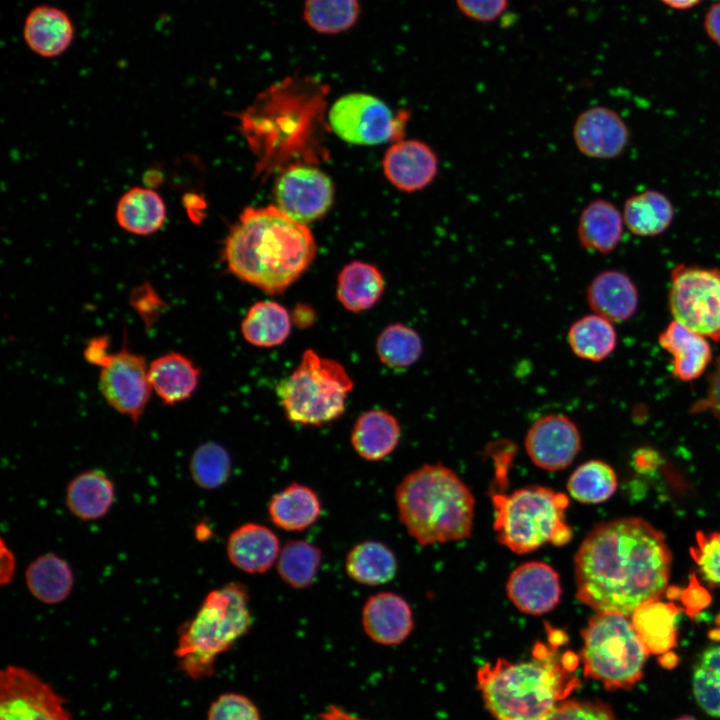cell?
I'll use <instances>...</instances> for the list:
<instances>
[{"label": "cell", "instance_id": "681fc988", "mask_svg": "<svg viewBox=\"0 0 720 720\" xmlns=\"http://www.w3.org/2000/svg\"><path fill=\"white\" fill-rule=\"evenodd\" d=\"M660 463L658 453L650 448H641L637 450L632 458V465L636 471L647 474L656 470Z\"/></svg>", "mask_w": 720, "mask_h": 720}, {"label": "cell", "instance_id": "7402d4cb", "mask_svg": "<svg viewBox=\"0 0 720 720\" xmlns=\"http://www.w3.org/2000/svg\"><path fill=\"white\" fill-rule=\"evenodd\" d=\"M279 548V539L271 529L257 523H245L230 534L226 552L235 567L256 574L272 567L278 559Z\"/></svg>", "mask_w": 720, "mask_h": 720}, {"label": "cell", "instance_id": "5b68a950", "mask_svg": "<svg viewBox=\"0 0 720 720\" xmlns=\"http://www.w3.org/2000/svg\"><path fill=\"white\" fill-rule=\"evenodd\" d=\"M252 626L249 593L240 582L210 591L192 619L178 629L175 656L179 668L198 680L214 673L216 658Z\"/></svg>", "mask_w": 720, "mask_h": 720}, {"label": "cell", "instance_id": "4316f807", "mask_svg": "<svg viewBox=\"0 0 720 720\" xmlns=\"http://www.w3.org/2000/svg\"><path fill=\"white\" fill-rule=\"evenodd\" d=\"M115 499L113 481L96 469L77 474L68 483L65 503L77 518L90 521L104 517Z\"/></svg>", "mask_w": 720, "mask_h": 720}, {"label": "cell", "instance_id": "60d3db41", "mask_svg": "<svg viewBox=\"0 0 720 720\" xmlns=\"http://www.w3.org/2000/svg\"><path fill=\"white\" fill-rule=\"evenodd\" d=\"M693 692L708 714L720 717V645L705 649L693 671Z\"/></svg>", "mask_w": 720, "mask_h": 720}, {"label": "cell", "instance_id": "8992f818", "mask_svg": "<svg viewBox=\"0 0 720 720\" xmlns=\"http://www.w3.org/2000/svg\"><path fill=\"white\" fill-rule=\"evenodd\" d=\"M493 528L497 541L516 554L533 552L546 544L564 546L572 538L565 519L567 495L540 485L492 496Z\"/></svg>", "mask_w": 720, "mask_h": 720}, {"label": "cell", "instance_id": "9c48e42d", "mask_svg": "<svg viewBox=\"0 0 720 720\" xmlns=\"http://www.w3.org/2000/svg\"><path fill=\"white\" fill-rule=\"evenodd\" d=\"M668 306L674 320L720 341V269L679 263L670 272Z\"/></svg>", "mask_w": 720, "mask_h": 720}, {"label": "cell", "instance_id": "277c9868", "mask_svg": "<svg viewBox=\"0 0 720 720\" xmlns=\"http://www.w3.org/2000/svg\"><path fill=\"white\" fill-rule=\"evenodd\" d=\"M395 500L400 522L422 546L471 536L474 496L457 473L440 463L407 474L396 487Z\"/></svg>", "mask_w": 720, "mask_h": 720}, {"label": "cell", "instance_id": "836d02e7", "mask_svg": "<svg viewBox=\"0 0 720 720\" xmlns=\"http://www.w3.org/2000/svg\"><path fill=\"white\" fill-rule=\"evenodd\" d=\"M571 351L580 359L600 362L608 358L617 346V332L613 322L588 314L574 321L567 332Z\"/></svg>", "mask_w": 720, "mask_h": 720}, {"label": "cell", "instance_id": "2e32d148", "mask_svg": "<svg viewBox=\"0 0 720 720\" xmlns=\"http://www.w3.org/2000/svg\"><path fill=\"white\" fill-rule=\"evenodd\" d=\"M511 603L521 612L540 616L559 604L562 586L557 571L541 561H529L517 566L506 582Z\"/></svg>", "mask_w": 720, "mask_h": 720}, {"label": "cell", "instance_id": "f546056e", "mask_svg": "<svg viewBox=\"0 0 720 720\" xmlns=\"http://www.w3.org/2000/svg\"><path fill=\"white\" fill-rule=\"evenodd\" d=\"M622 216L626 228L632 234L653 237L670 227L674 218V207L665 194L648 189L626 199Z\"/></svg>", "mask_w": 720, "mask_h": 720}, {"label": "cell", "instance_id": "4fadbf2b", "mask_svg": "<svg viewBox=\"0 0 720 720\" xmlns=\"http://www.w3.org/2000/svg\"><path fill=\"white\" fill-rule=\"evenodd\" d=\"M582 447L577 424L563 414H547L529 427L524 448L531 462L540 469L555 472L570 466Z\"/></svg>", "mask_w": 720, "mask_h": 720}, {"label": "cell", "instance_id": "d4e9b609", "mask_svg": "<svg viewBox=\"0 0 720 720\" xmlns=\"http://www.w3.org/2000/svg\"><path fill=\"white\" fill-rule=\"evenodd\" d=\"M401 435L398 420L388 411L372 409L361 414L351 431V444L365 460L379 461L397 447Z\"/></svg>", "mask_w": 720, "mask_h": 720}, {"label": "cell", "instance_id": "44dd1931", "mask_svg": "<svg viewBox=\"0 0 720 720\" xmlns=\"http://www.w3.org/2000/svg\"><path fill=\"white\" fill-rule=\"evenodd\" d=\"M74 25L62 9L38 5L27 14L23 38L37 55L51 58L63 54L74 39Z\"/></svg>", "mask_w": 720, "mask_h": 720}, {"label": "cell", "instance_id": "7c38bea8", "mask_svg": "<svg viewBox=\"0 0 720 720\" xmlns=\"http://www.w3.org/2000/svg\"><path fill=\"white\" fill-rule=\"evenodd\" d=\"M0 720H72L63 698L30 670L7 665L0 672Z\"/></svg>", "mask_w": 720, "mask_h": 720}, {"label": "cell", "instance_id": "3957f363", "mask_svg": "<svg viewBox=\"0 0 720 720\" xmlns=\"http://www.w3.org/2000/svg\"><path fill=\"white\" fill-rule=\"evenodd\" d=\"M577 664L572 652L558 655L554 641L538 642L529 661L483 665L478 688L495 720H542L579 685L572 674Z\"/></svg>", "mask_w": 720, "mask_h": 720}, {"label": "cell", "instance_id": "52a82bcc", "mask_svg": "<svg viewBox=\"0 0 720 720\" xmlns=\"http://www.w3.org/2000/svg\"><path fill=\"white\" fill-rule=\"evenodd\" d=\"M353 381L342 364L307 349L295 369L277 387L287 419L304 426H322L340 418Z\"/></svg>", "mask_w": 720, "mask_h": 720}, {"label": "cell", "instance_id": "5bb4252c", "mask_svg": "<svg viewBox=\"0 0 720 720\" xmlns=\"http://www.w3.org/2000/svg\"><path fill=\"white\" fill-rule=\"evenodd\" d=\"M277 208L292 219L307 223L323 216L333 201V185L321 170L293 166L275 186Z\"/></svg>", "mask_w": 720, "mask_h": 720}, {"label": "cell", "instance_id": "f35d334b", "mask_svg": "<svg viewBox=\"0 0 720 720\" xmlns=\"http://www.w3.org/2000/svg\"><path fill=\"white\" fill-rule=\"evenodd\" d=\"M360 11L359 0H305L303 18L315 32L335 35L350 30Z\"/></svg>", "mask_w": 720, "mask_h": 720}, {"label": "cell", "instance_id": "b9f144b4", "mask_svg": "<svg viewBox=\"0 0 720 720\" xmlns=\"http://www.w3.org/2000/svg\"><path fill=\"white\" fill-rule=\"evenodd\" d=\"M690 554L704 578L712 585L720 584V531L697 532Z\"/></svg>", "mask_w": 720, "mask_h": 720}, {"label": "cell", "instance_id": "f1b7e54d", "mask_svg": "<svg viewBox=\"0 0 720 720\" xmlns=\"http://www.w3.org/2000/svg\"><path fill=\"white\" fill-rule=\"evenodd\" d=\"M384 288V278L377 267L353 261L345 265L338 275L336 296L346 310L360 313L379 302Z\"/></svg>", "mask_w": 720, "mask_h": 720}, {"label": "cell", "instance_id": "cb8c5ba5", "mask_svg": "<svg viewBox=\"0 0 720 720\" xmlns=\"http://www.w3.org/2000/svg\"><path fill=\"white\" fill-rule=\"evenodd\" d=\"M623 225V216L612 202L594 199L580 212L577 224L579 244L590 252L610 253L622 239Z\"/></svg>", "mask_w": 720, "mask_h": 720}, {"label": "cell", "instance_id": "603a6c76", "mask_svg": "<svg viewBox=\"0 0 720 720\" xmlns=\"http://www.w3.org/2000/svg\"><path fill=\"white\" fill-rule=\"evenodd\" d=\"M200 374L201 370L193 360L175 351L156 357L148 367L152 392L169 406L182 403L193 395Z\"/></svg>", "mask_w": 720, "mask_h": 720}, {"label": "cell", "instance_id": "f6af8a7d", "mask_svg": "<svg viewBox=\"0 0 720 720\" xmlns=\"http://www.w3.org/2000/svg\"><path fill=\"white\" fill-rule=\"evenodd\" d=\"M459 10L478 22H491L507 8L508 0H455Z\"/></svg>", "mask_w": 720, "mask_h": 720}, {"label": "cell", "instance_id": "e575fe53", "mask_svg": "<svg viewBox=\"0 0 720 720\" xmlns=\"http://www.w3.org/2000/svg\"><path fill=\"white\" fill-rule=\"evenodd\" d=\"M345 569L355 582L376 586L394 578L397 572V559L385 544L369 540L356 544L348 552Z\"/></svg>", "mask_w": 720, "mask_h": 720}, {"label": "cell", "instance_id": "4dcf8cb0", "mask_svg": "<svg viewBox=\"0 0 720 720\" xmlns=\"http://www.w3.org/2000/svg\"><path fill=\"white\" fill-rule=\"evenodd\" d=\"M28 590L38 601L58 604L71 594L74 577L69 564L55 553H44L29 563L25 572Z\"/></svg>", "mask_w": 720, "mask_h": 720}, {"label": "cell", "instance_id": "1f68e13d", "mask_svg": "<svg viewBox=\"0 0 720 720\" xmlns=\"http://www.w3.org/2000/svg\"><path fill=\"white\" fill-rule=\"evenodd\" d=\"M678 612L673 603L657 600L641 605L632 613V625L650 654L662 655L676 646Z\"/></svg>", "mask_w": 720, "mask_h": 720}, {"label": "cell", "instance_id": "f5cc1de1", "mask_svg": "<svg viewBox=\"0 0 720 720\" xmlns=\"http://www.w3.org/2000/svg\"><path fill=\"white\" fill-rule=\"evenodd\" d=\"M663 5L674 10H689L698 6L703 0H659Z\"/></svg>", "mask_w": 720, "mask_h": 720}, {"label": "cell", "instance_id": "f907efd6", "mask_svg": "<svg viewBox=\"0 0 720 720\" xmlns=\"http://www.w3.org/2000/svg\"><path fill=\"white\" fill-rule=\"evenodd\" d=\"M292 321L299 327H307L312 324L315 318L314 311L306 304H298L292 312Z\"/></svg>", "mask_w": 720, "mask_h": 720}, {"label": "cell", "instance_id": "7dc6e473", "mask_svg": "<svg viewBox=\"0 0 720 720\" xmlns=\"http://www.w3.org/2000/svg\"><path fill=\"white\" fill-rule=\"evenodd\" d=\"M680 598L690 616L698 613L711 601L709 593L700 585L694 575L690 578L688 587L680 593Z\"/></svg>", "mask_w": 720, "mask_h": 720}, {"label": "cell", "instance_id": "30bf717a", "mask_svg": "<svg viewBox=\"0 0 720 720\" xmlns=\"http://www.w3.org/2000/svg\"><path fill=\"white\" fill-rule=\"evenodd\" d=\"M89 363L100 369L99 390L107 404L137 424L152 392L145 357L125 346L110 353L107 345Z\"/></svg>", "mask_w": 720, "mask_h": 720}, {"label": "cell", "instance_id": "484cf974", "mask_svg": "<svg viewBox=\"0 0 720 720\" xmlns=\"http://www.w3.org/2000/svg\"><path fill=\"white\" fill-rule=\"evenodd\" d=\"M166 216L163 198L150 187L130 188L119 198L115 210L118 225L139 236L151 235L160 230Z\"/></svg>", "mask_w": 720, "mask_h": 720}, {"label": "cell", "instance_id": "db71d44e", "mask_svg": "<svg viewBox=\"0 0 720 720\" xmlns=\"http://www.w3.org/2000/svg\"><path fill=\"white\" fill-rule=\"evenodd\" d=\"M659 661L664 667L672 668L677 664L678 657L676 656V654L669 651L665 654H662Z\"/></svg>", "mask_w": 720, "mask_h": 720}, {"label": "cell", "instance_id": "83f0119b", "mask_svg": "<svg viewBox=\"0 0 720 720\" xmlns=\"http://www.w3.org/2000/svg\"><path fill=\"white\" fill-rule=\"evenodd\" d=\"M321 510L316 492L296 482L273 495L268 504L271 521L286 531L307 529L319 519Z\"/></svg>", "mask_w": 720, "mask_h": 720}, {"label": "cell", "instance_id": "8fae6325", "mask_svg": "<svg viewBox=\"0 0 720 720\" xmlns=\"http://www.w3.org/2000/svg\"><path fill=\"white\" fill-rule=\"evenodd\" d=\"M407 120L406 111L394 115L387 104L365 93L340 97L329 112V123L335 134L358 145L399 141Z\"/></svg>", "mask_w": 720, "mask_h": 720}, {"label": "cell", "instance_id": "d6a6232c", "mask_svg": "<svg viewBox=\"0 0 720 720\" xmlns=\"http://www.w3.org/2000/svg\"><path fill=\"white\" fill-rule=\"evenodd\" d=\"M291 314L280 303L263 300L254 303L241 322L244 339L257 347L270 348L285 342L291 332Z\"/></svg>", "mask_w": 720, "mask_h": 720}, {"label": "cell", "instance_id": "ac0fdd59", "mask_svg": "<svg viewBox=\"0 0 720 720\" xmlns=\"http://www.w3.org/2000/svg\"><path fill=\"white\" fill-rule=\"evenodd\" d=\"M361 621L366 635L385 646L402 643L414 628L408 602L399 594L387 591L373 594L366 600Z\"/></svg>", "mask_w": 720, "mask_h": 720}, {"label": "cell", "instance_id": "d590c367", "mask_svg": "<svg viewBox=\"0 0 720 720\" xmlns=\"http://www.w3.org/2000/svg\"><path fill=\"white\" fill-rule=\"evenodd\" d=\"M617 483V475L608 463L592 459L580 464L572 472L567 489L580 503L599 504L615 493Z\"/></svg>", "mask_w": 720, "mask_h": 720}, {"label": "cell", "instance_id": "74e56055", "mask_svg": "<svg viewBox=\"0 0 720 720\" xmlns=\"http://www.w3.org/2000/svg\"><path fill=\"white\" fill-rule=\"evenodd\" d=\"M376 352L380 361L396 370L414 365L423 353V342L419 333L403 323L386 326L376 340Z\"/></svg>", "mask_w": 720, "mask_h": 720}, {"label": "cell", "instance_id": "11a10c76", "mask_svg": "<svg viewBox=\"0 0 720 720\" xmlns=\"http://www.w3.org/2000/svg\"><path fill=\"white\" fill-rule=\"evenodd\" d=\"M675 720H695V719L692 718V717H690V716H682V717L677 718V719H675Z\"/></svg>", "mask_w": 720, "mask_h": 720}, {"label": "cell", "instance_id": "bcb514c9", "mask_svg": "<svg viewBox=\"0 0 720 720\" xmlns=\"http://www.w3.org/2000/svg\"><path fill=\"white\" fill-rule=\"evenodd\" d=\"M690 412L693 414L710 412L720 423V357L717 359L712 372L708 376L704 397L692 404Z\"/></svg>", "mask_w": 720, "mask_h": 720}, {"label": "cell", "instance_id": "c3c4849f", "mask_svg": "<svg viewBox=\"0 0 720 720\" xmlns=\"http://www.w3.org/2000/svg\"><path fill=\"white\" fill-rule=\"evenodd\" d=\"M703 28L707 37L720 49V0L712 3L706 10Z\"/></svg>", "mask_w": 720, "mask_h": 720}, {"label": "cell", "instance_id": "ab89813d", "mask_svg": "<svg viewBox=\"0 0 720 720\" xmlns=\"http://www.w3.org/2000/svg\"><path fill=\"white\" fill-rule=\"evenodd\" d=\"M231 458L222 445L214 441L200 444L192 453L189 471L197 486L213 490L224 485L231 474Z\"/></svg>", "mask_w": 720, "mask_h": 720}, {"label": "cell", "instance_id": "9a60e30c", "mask_svg": "<svg viewBox=\"0 0 720 720\" xmlns=\"http://www.w3.org/2000/svg\"><path fill=\"white\" fill-rule=\"evenodd\" d=\"M572 138L582 155L607 160L624 152L630 133L625 121L615 110L597 105L585 109L576 117Z\"/></svg>", "mask_w": 720, "mask_h": 720}, {"label": "cell", "instance_id": "d6986e66", "mask_svg": "<svg viewBox=\"0 0 720 720\" xmlns=\"http://www.w3.org/2000/svg\"><path fill=\"white\" fill-rule=\"evenodd\" d=\"M658 343L671 356V373L680 381L698 379L712 361L708 339L674 319L659 333Z\"/></svg>", "mask_w": 720, "mask_h": 720}, {"label": "cell", "instance_id": "ee69618b", "mask_svg": "<svg viewBox=\"0 0 720 720\" xmlns=\"http://www.w3.org/2000/svg\"><path fill=\"white\" fill-rule=\"evenodd\" d=\"M542 720H616L611 708L598 700L560 702Z\"/></svg>", "mask_w": 720, "mask_h": 720}, {"label": "cell", "instance_id": "ffe728a7", "mask_svg": "<svg viewBox=\"0 0 720 720\" xmlns=\"http://www.w3.org/2000/svg\"><path fill=\"white\" fill-rule=\"evenodd\" d=\"M590 309L613 323L629 320L639 305V292L628 274L607 269L596 274L586 290Z\"/></svg>", "mask_w": 720, "mask_h": 720}, {"label": "cell", "instance_id": "ba28073f", "mask_svg": "<svg viewBox=\"0 0 720 720\" xmlns=\"http://www.w3.org/2000/svg\"><path fill=\"white\" fill-rule=\"evenodd\" d=\"M584 675L608 690L630 689L650 654L627 616L596 612L581 631Z\"/></svg>", "mask_w": 720, "mask_h": 720}, {"label": "cell", "instance_id": "8d00e7d4", "mask_svg": "<svg viewBox=\"0 0 720 720\" xmlns=\"http://www.w3.org/2000/svg\"><path fill=\"white\" fill-rule=\"evenodd\" d=\"M322 561L321 549L305 540L288 541L280 550L277 571L295 589L309 587L317 577Z\"/></svg>", "mask_w": 720, "mask_h": 720}, {"label": "cell", "instance_id": "7a4b0ae2", "mask_svg": "<svg viewBox=\"0 0 720 720\" xmlns=\"http://www.w3.org/2000/svg\"><path fill=\"white\" fill-rule=\"evenodd\" d=\"M315 254L310 229L275 206L246 208L223 248L229 272L270 295L290 287L307 270Z\"/></svg>", "mask_w": 720, "mask_h": 720}, {"label": "cell", "instance_id": "6da1fadb", "mask_svg": "<svg viewBox=\"0 0 720 720\" xmlns=\"http://www.w3.org/2000/svg\"><path fill=\"white\" fill-rule=\"evenodd\" d=\"M671 552L664 535L641 518L596 525L574 558L576 596L596 612L631 616L666 590Z\"/></svg>", "mask_w": 720, "mask_h": 720}, {"label": "cell", "instance_id": "816d5d0a", "mask_svg": "<svg viewBox=\"0 0 720 720\" xmlns=\"http://www.w3.org/2000/svg\"><path fill=\"white\" fill-rule=\"evenodd\" d=\"M1 547L4 549V544L2 542ZM5 553L7 555V558L1 553L2 557V563H6V566L2 567V573H1V582L4 584L6 582H9L13 576L14 567H15V560L14 556L11 551L5 550Z\"/></svg>", "mask_w": 720, "mask_h": 720}, {"label": "cell", "instance_id": "e0dca14e", "mask_svg": "<svg viewBox=\"0 0 720 720\" xmlns=\"http://www.w3.org/2000/svg\"><path fill=\"white\" fill-rule=\"evenodd\" d=\"M383 171L398 190L416 192L435 180L439 159L435 150L421 140H399L387 149L383 158Z\"/></svg>", "mask_w": 720, "mask_h": 720}, {"label": "cell", "instance_id": "7bdbcfd3", "mask_svg": "<svg viewBox=\"0 0 720 720\" xmlns=\"http://www.w3.org/2000/svg\"><path fill=\"white\" fill-rule=\"evenodd\" d=\"M207 720H261V715L249 697L241 693L227 692L211 703Z\"/></svg>", "mask_w": 720, "mask_h": 720}]
</instances>
